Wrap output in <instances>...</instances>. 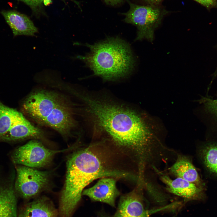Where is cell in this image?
<instances>
[{"mask_svg": "<svg viewBox=\"0 0 217 217\" xmlns=\"http://www.w3.org/2000/svg\"><path fill=\"white\" fill-rule=\"evenodd\" d=\"M102 0L106 5L112 7H117L123 4L126 0Z\"/></svg>", "mask_w": 217, "mask_h": 217, "instance_id": "44dd1931", "label": "cell"}, {"mask_svg": "<svg viewBox=\"0 0 217 217\" xmlns=\"http://www.w3.org/2000/svg\"><path fill=\"white\" fill-rule=\"evenodd\" d=\"M208 8L217 6L216 0H194Z\"/></svg>", "mask_w": 217, "mask_h": 217, "instance_id": "ffe728a7", "label": "cell"}, {"mask_svg": "<svg viewBox=\"0 0 217 217\" xmlns=\"http://www.w3.org/2000/svg\"><path fill=\"white\" fill-rule=\"evenodd\" d=\"M160 179L170 193L187 200L204 201L206 198V190L182 178L171 179L168 176L160 174Z\"/></svg>", "mask_w": 217, "mask_h": 217, "instance_id": "9c48e42d", "label": "cell"}, {"mask_svg": "<svg viewBox=\"0 0 217 217\" xmlns=\"http://www.w3.org/2000/svg\"><path fill=\"white\" fill-rule=\"evenodd\" d=\"M43 132L30 122L19 112L9 130L1 138L0 142H12L27 139H39Z\"/></svg>", "mask_w": 217, "mask_h": 217, "instance_id": "8fae6325", "label": "cell"}, {"mask_svg": "<svg viewBox=\"0 0 217 217\" xmlns=\"http://www.w3.org/2000/svg\"><path fill=\"white\" fill-rule=\"evenodd\" d=\"M17 201L12 185L0 184V217H17Z\"/></svg>", "mask_w": 217, "mask_h": 217, "instance_id": "e0dca14e", "label": "cell"}, {"mask_svg": "<svg viewBox=\"0 0 217 217\" xmlns=\"http://www.w3.org/2000/svg\"><path fill=\"white\" fill-rule=\"evenodd\" d=\"M145 5H159L163 0H139Z\"/></svg>", "mask_w": 217, "mask_h": 217, "instance_id": "7402d4cb", "label": "cell"}, {"mask_svg": "<svg viewBox=\"0 0 217 217\" xmlns=\"http://www.w3.org/2000/svg\"><path fill=\"white\" fill-rule=\"evenodd\" d=\"M58 214L51 200L42 197L24 205L17 217H57Z\"/></svg>", "mask_w": 217, "mask_h": 217, "instance_id": "9a60e30c", "label": "cell"}, {"mask_svg": "<svg viewBox=\"0 0 217 217\" xmlns=\"http://www.w3.org/2000/svg\"><path fill=\"white\" fill-rule=\"evenodd\" d=\"M120 194L115 178L112 177L101 178L93 186L84 189L82 193L93 201L105 203L113 207H115L116 199Z\"/></svg>", "mask_w": 217, "mask_h": 217, "instance_id": "30bf717a", "label": "cell"}, {"mask_svg": "<svg viewBox=\"0 0 217 217\" xmlns=\"http://www.w3.org/2000/svg\"><path fill=\"white\" fill-rule=\"evenodd\" d=\"M86 113L94 125L108 135L127 152L141 168L155 162L163 145L156 140L141 117L132 109L104 99L80 95Z\"/></svg>", "mask_w": 217, "mask_h": 217, "instance_id": "6da1fadb", "label": "cell"}, {"mask_svg": "<svg viewBox=\"0 0 217 217\" xmlns=\"http://www.w3.org/2000/svg\"><path fill=\"white\" fill-rule=\"evenodd\" d=\"M90 145L78 149L68 157L66 179L61 193L58 214L71 217L80 200L84 188L93 180L105 177L132 178V175L116 169L102 153Z\"/></svg>", "mask_w": 217, "mask_h": 217, "instance_id": "7a4b0ae2", "label": "cell"}, {"mask_svg": "<svg viewBox=\"0 0 217 217\" xmlns=\"http://www.w3.org/2000/svg\"><path fill=\"white\" fill-rule=\"evenodd\" d=\"M17 177L15 190L24 199L37 195L45 189L49 181L50 173L24 165L16 168Z\"/></svg>", "mask_w": 217, "mask_h": 217, "instance_id": "52a82bcc", "label": "cell"}, {"mask_svg": "<svg viewBox=\"0 0 217 217\" xmlns=\"http://www.w3.org/2000/svg\"><path fill=\"white\" fill-rule=\"evenodd\" d=\"M197 155L204 171L217 179V140H206L197 148Z\"/></svg>", "mask_w": 217, "mask_h": 217, "instance_id": "2e32d148", "label": "cell"}, {"mask_svg": "<svg viewBox=\"0 0 217 217\" xmlns=\"http://www.w3.org/2000/svg\"><path fill=\"white\" fill-rule=\"evenodd\" d=\"M130 8L124 16L125 22L137 27L136 40L146 39L153 41L155 30L160 24L164 17L168 13L161 5H139L127 0Z\"/></svg>", "mask_w": 217, "mask_h": 217, "instance_id": "277c9868", "label": "cell"}, {"mask_svg": "<svg viewBox=\"0 0 217 217\" xmlns=\"http://www.w3.org/2000/svg\"><path fill=\"white\" fill-rule=\"evenodd\" d=\"M199 102L201 105L206 128V139L217 140V96L214 99L206 94L202 96Z\"/></svg>", "mask_w": 217, "mask_h": 217, "instance_id": "5bb4252c", "label": "cell"}, {"mask_svg": "<svg viewBox=\"0 0 217 217\" xmlns=\"http://www.w3.org/2000/svg\"><path fill=\"white\" fill-rule=\"evenodd\" d=\"M65 98L54 91L37 90L31 93L24 100L22 110L36 122L42 124L52 111Z\"/></svg>", "mask_w": 217, "mask_h": 217, "instance_id": "5b68a950", "label": "cell"}, {"mask_svg": "<svg viewBox=\"0 0 217 217\" xmlns=\"http://www.w3.org/2000/svg\"><path fill=\"white\" fill-rule=\"evenodd\" d=\"M23 2L28 5L31 9L33 12L37 17L42 13L43 3L45 0H19ZM64 2L69 0L73 2L80 8L79 2L75 0H61Z\"/></svg>", "mask_w": 217, "mask_h": 217, "instance_id": "d6986e66", "label": "cell"}, {"mask_svg": "<svg viewBox=\"0 0 217 217\" xmlns=\"http://www.w3.org/2000/svg\"><path fill=\"white\" fill-rule=\"evenodd\" d=\"M1 14L11 30L14 37L19 35L35 36L38 28L27 15L15 11H3Z\"/></svg>", "mask_w": 217, "mask_h": 217, "instance_id": "4fadbf2b", "label": "cell"}, {"mask_svg": "<svg viewBox=\"0 0 217 217\" xmlns=\"http://www.w3.org/2000/svg\"><path fill=\"white\" fill-rule=\"evenodd\" d=\"M90 52L76 58L82 60L94 73L104 80H112L129 74L135 60L130 46L118 38H110L93 45H86Z\"/></svg>", "mask_w": 217, "mask_h": 217, "instance_id": "3957f363", "label": "cell"}, {"mask_svg": "<svg viewBox=\"0 0 217 217\" xmlns=\"http://www.w3.org/2000/svg\"><path fill=\"white\" fill-rule=\"evenodd\" d=\"M169 171L176 177L182 178L206 190L205 183L200 177L192 160L188 157L178 154L175 162L170 168Z\"/></svg>", "mask_w": 217, "mask_h": 217, "instance_id": "7c38bea8", "label": "cell"}, {"mask_svg": "<svg viewBox=\"0 0 217 217\" xmlns=\"http://www.w3.org/2000/svg\"><path fill=\"white\" fill-rule=\"evenodd\" d=\"M99 217H110L109 216V215H105L104 214H101L100 216H99Z\"/></svg>", "mask_w": 217, "mask_h": 217, "instance_id": "603a6c76", "label": "cell"}, {"mask_svg": "<svg viewBox=\"0 0 217 217\" xmlns=\"http://www.w3.org/2000/svg\"><path fill=\"white\" fill-rule=\"evenodd\" d=\"M143 187L138 184L132 191L122 195L113 217H145L147 212L142 192Z\"/></svg>", "mask_w": 217, "mask_h": 217, "instance_id": "ba28073f", "label": "cell"}, {"mask_svg": "<svg viewBox=\"0 0 217 217\" xmlns=\"http://www.w3.org/2000/svg\"><path fill=\"white\" fill-rule=\"evenodd\" d=\"M73 147L61 150H52L46 147L38 140H33L17 148L11 158L15 164L33 168L43 167L51 162L56 154Z\"/></svg>", "mask_w": 217, "mask_h": 217, "instance_id": "8992f818", "label": "cell"}, {"mask_svg": "<svg viewBox=\"0 0 217 217\" xmlns=\"http://www.w3.org/2000/svg\"><path fill=\"white\" fill-rule=\"evenodd\" d=\"M19 112L0 101V139L9 130Z\"/></svg>", "mask_w": 217, "mask_h": 217, "instance_id": "ac0fdd59", "label": "cell"}]
</instances>
